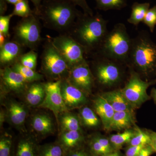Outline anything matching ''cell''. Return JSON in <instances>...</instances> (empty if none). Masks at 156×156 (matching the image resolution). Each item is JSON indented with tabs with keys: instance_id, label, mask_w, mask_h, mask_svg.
<instances>
[{
	"instance_id": "cell-1",
	"label": "cell",
	"mask_w": 156,
	"mask_h": 156,
	"mask_svg": "<svg viewBox=\"0 0 156 156\" xmlns=\"http://www.w3.org/2000/svg\"><path fill=\"white\" fill-rule=\"evenodd\" d=\"M108 21L100 14L90 16L82 13L73 27L72 37L83 47L86 53H96L108 30Z\"/></svg>"
},
{
	"instance_id": "cell-16",
	"label": "cell",
	"mask_w": 156,
	"mask_h": 156,
	"mask_svg": "<svg viewBox=\"0 0 156 156\" xmlns=\"http://www.w3.org/2000/svg\"><path fill=\"white\" fill-rule=\"evenodd\" d=\"M1 78L4 86L8 90L15 93H20L26 89L27 82L19 73L6 67L1 71Z\"/></svg>"
},
{
	"instance_id": "cell-15",
	"label": "cell",
	"mask_w": 156,
	"mask_h": 156,
	"mask_svg": "<svg viewBox=\"0 0 156 156\" xmlns=\"http://www.w3.org/2000/svg\"><path fill=\"white\" fill-rule=\"evenodd\" d=\"M64 150L66 154L86 145L87 141L82 131H61L56 140Z\"/></svg>"
},
{
	"instance_id": "cell-20",
	"label": "cell",
	"mask_w": 156,
	"mask_h": 156,
	"mask_svg": "<svg viewBox=\"0 0 156 156\" xmlns=\"http://www.w3.org/2000/svg\"><path fill=\"white\" fill-rule=\"evenodd\" d=\"M46 92L44 84L35 83L32 84L27 90L25 101L30 107H39L44 99Z\"/></svg>"
},
{
	"instance_id": "cell-14",
	"label": "cell",
	"mask_w": 156,
	"mask_h": 156,
	"mask_svg": "<svg viewBox=\"0 0 156 156\" xmlns=\"http://www.w3.org/2000/svg\"><path fill=\"white\" fill-rule=\"evenodd\" d=\"M6 119L16 128L23 129L28 111L25 105L15 100H10L6 106Z\"/></svg>"
},
{
	"instance_id": "cell-21",
	"label": "cell",
	"mask_w": 156,
	"mask_h": 156,
	"mask_svg": "<svg viewBox=\"0 0 156 156\" xmlns=\"http://www.w3.org/2000/svg\"><path fill=\"white\" fill-rule=\"evenodd\" d=\"M21 50L20 44L17 42H6L1 48V63L3 64L11 63L18 57Z\"/></svg>"
},
{
	"instance_id": "cell-5",
	"label": "cell",
	"mask_w": 156,
	"mask_h": 156,
	"mask_svg": "<svg viewBox=\"0 0 156 156\" xmlns=\"http://www.w3.org/2000/svg\"><path fill=\"white\" fill-rule=\"evenodd\" d=\"M94 55V72L98 83L106 87L119 84L122 76V67L127 65L98 53Z\"/></svg>"
},
{
	"instance_id": "cell-37",
	"label": "cell",
	"mask_w": 156,
	"mask_h": 156,
	"mask_svg": "<svg viewBox=\"0 0 156 156\" xmlns=\"http://www.w3.org/2000/svg\"><path fill=\"white\" fill-rule=\"evenodd\" d=\"M66 156H94L89 151L87 144L84 146L70 152Z\"/></svg>"
},
{
	"instance_id": "cell-38",
	"label": "cell",
	"mask_w": 156,
	"mask_h": 156,
	"mask_svg": "<svg viewBox=\"0 0 156 156\" xmlns=\"http://www.w3.org/2000/svg\"><path fill=\"white\" fill-rule=\"evenodd\" d=\"M146 145L131 146H128L124 156H137L143 148Z\"/></svg>"
},
{
	"instance_id": "cell-42",
	"label": "cell",
	"mask_w": 156,
	"mask_h": 156,
	"mask_svg": "<svg viewBox=\"0 0 156 156\" xmlns=\"http://www.w3.org/2000/svg\"><path fill=\"white\" fill-rule=\"evenodd\" d=\"M101 156H124L119 151H115Z\"/></svg>"
},
{
	"instance_id": "cell-25",
	"label": "cell",
	"mask_w": 156,
	"mask_h": 156,
	"mask_svg": "<svg viewBox=\"0 0 156 156\" xmlns=\"http://www.w3.org/2000/svg\"><path fill=\"white\" fill-rule=\"evenodd\" d=\"M80 118L81 122L84 126L89 128H95L100 124V120L97 115L89 107H83L80 109Z\"/></svg>"
},
{
	"instance_id": "cell-2",
	"label": "cell",
	"mask_w": 156,
	"mask_h": 156,
	"mask_svg": "<svg viewBox=\"0 0 156 156\" xmlns=\"http://www.w3.org/2000/svg\"><path fill=\"white\" fill-rule=\"evenodd\" d=\"M128 65L140 76L156 75V44L146 31H140L132 38Z\"/></svg>"
},
{
	"instance_id": "cell-27",
	"label": "cell",
	"mask_w": 156,
	"mask_h": 156,
	"mask_svg": "<svg viewBox=\"0 0 156 156\" xmlns=\"http://www.w3.org/2000/svg\"><path fill=\"white\" fill-rule=\"evenodd\" d=\"M39 156H66L64 150L57 141L39 145Z\"/></svg>"
},
{
	"instance_id": "cell-13",
	"label": "cell",
	"mask_w": 156,
	"mask_h": 156,
	"mask_svg": "<svg viewBox=\"0 0 156 156\" xmlns=\"http://www.w3.org/2000/svg\"><path fill=\"white\" fill-rule=\"evenodd\" d=\"M39 146L36 136L23 134L14 141L13 156H39Z\"/></svg>"
},
{
	"instance_id": "cell-45",
	"label": "cell",
	"mask_w": 156,
	"mask_h": 156,
	"mask_svg": "<svg viewBox=\"0 0 156 156\" xmlns=\"http://www.w3.org/2000/svg\"><path fill=\"white\" fill-rule=\"evenodd\" d=\"M6 5L4 0H1V14H3L6 10Z\"/></svg>"
},
{
	"instance_id": "cell-34",
	"label": "cell",
	"mask_w": 156,
	"mask_h": 156,
	"mask_svg": "<svg viewBox=\"0 0 156 156\" xmlns=\"http://www.w3.org/2000/svg\"><path fill=\"white\" fill-rule=\"evenodd\" d=\"M143 23L147 26L151 32H154L156 25V5L149 9Z\"/></svg>"
},
{
	"instance_id": "cell-26",
	"label": "cell",
	"mask_w": 156,
	"mask_h": 156,
	"mask_svg": "<svg viewBox=\"0 0 156 156\" xmlns=\"http://www.w3.org/2000/svg\"><path fill=\"white\" fill-rule=\"evenodd\" d=\"M134 133V131L126 130L122 133L112 134L108 138L114 149L115 151H119L124 144H128Z\"/></svg>"
},
{
	"instance_id": "cell-33",
	"label": "cell",
	"mask_w": 156,
	"mask_h": 156,
	"mask_svg": "<svg viewBox=\"0 0 156 156\" xmlns=\"http://www.w3.org/2000/svg\"><path fill=\"white\" fill-rule=\"evenodd\" d=\"M37 53L33 51H31L21 56L20 63L25 67L35 70L37 64Z\"/></svg>"
},
{
	"instance_id": "cell-6",
	"label": "cell",
	"mask_w": 156,
	"mask_h": 156,
	"mask_svg": "<svg viewBox=\"0 0 156 156\" xmlns=\"http://www.w3.org/2000/svg\"><path fill=\"white\" fill-rule=\"evenodd\" d=\"M130 69H131L130 77L125 87L121 90L124 97L133 108H138L150 99L147 90L154 82L144 80L137 73Z\"/></svg>"
},
{
	"instance_id": "cell-47",
	"label": "cell",
	"mask_w": 156,
	"mask_h": 156,
	"mask_svg": "<svg viewBox=\"0 0 156 156\" xmlns=\"http://www.w3.org/2000/svg\"><path fill=\"white\" fill-rule=\"evenodd\" d=\"M4 1H6V2H8L10 4H13V5H16L17 3L21 1V0H4Z\"/></svg>"
},
{
	"instance_id": "cell-36",
	"label": "cell",
	"mask_w": 156,
	"mask_h": 156,
	"mask_svg": "<svg viewBox=\"0 0 156 156\" xmlns=\"http://www.w3.org/2000/svg\"><path fill=\"white\" fill-rule=\"evenodd\" d=\"M76 6H78L81 8L83 11L84 14L93 16L94 13L92 9L90 8L87 0H69Z\"/></svg>"
},
{
	"instance_id": "cell-30",
	"label": "cell",
	"mask_w": 156,
	"mask_h": 156,
	"mask_svg": "<svg viewBox=\"0 0 156 156\" xmlns=\"http://www.w3.org/2000/svg\"><path fill=\"white\" fill-rule=\"evenodd\" d=\"M14 141L13 136L5 133L0 137V156H13Z\"/></svg>"
},
{
	"instance_id": "cell-23",
	"label": "cell",
	"mask_w": 156,
	"mask_h": 156,
	"mask_svg": "<svg viewBox=\"0 0 156 156\" xmlns=\"http://www.w3.org/2000/svg\"><path fill=\"white\" fill-rule=\"evenodd\" d=\"M58 121L62 131H81V122L79 117L69 112L59 115Z\"/></svg>"
},
{
	"instance_id": "cell-17",
	"label": "cell",
	"mask_w": 156,
	"mask_h": 156,
	"mask_svg": "<svg viewBox=\"0 0 156 156\" xmlns=\"http://www.w3.org/2000/svg\"><path fill=\"white\" fill-rule=\"evenodd\" d=\"M94 108L96 114L100 117L104 128L109 130L112 120L115 113L114 110L102 95H99L94 101Z\"/></svg>"
},
{
	"instance_id": "cell-43",
	"label": "cell",
	"mask_w": 156,
	"mask_h": 156,
	"mask_svg": "<svg viewBox=\"0 0 156 156\" xmlns=\"http://www.w3.org/2000/svg\"><path fill=\"white\" fill-rule=\"evenodd\" d=\"M0 125L1 127L2 126L3 123L5 122L6 119V112H5L4 111L2 110L1 111V115H0Z\"/></svg>"
},
{
	"instance_id": "cell-9",
	"label": "cell",
	"mask_w": 156,
	"mask_h": 156,
	"mask_svg": "<svg viewBox=\"0 0 156 156\" xmlns=\"http://www.w3.org/2000/svg\"><path fill=\"white\" fill-rule=\"evenodd\" d=\"M42 64L44 72L53 79H59L69 71L66 61L51 42L43 52Z\"/></svg>"
},
{
	"instance_id": "cell-18",
	"label": "cell",
	"mask_w": 156,
	"mask_h": 156,
	"mask_svg": "<svg viewBox=\"0 0 156 156\" xmlns=\"http://www.w3.org/2000/svg\"><path fill=\"white\" fill-rule=\"evenodd\" d=\"M31 126L36 133L41 137L53 134L55 129L52 118L44 113L34 115L32 118Z\"/></svg>"
},
{
	"instance_id": "cell-44",
	"label": "cell",
	"mask_w": 156,
	"mask_h": 156,
	"mask_svg": "<svg viewBox=\"0 0 156 156\" xmlns=\"http://www.w3.org/2000/svg\"><path fill=\"white\" fill-rule=\"evenodd\" d=\"M6 37L3 34L0 33V47H2L5 43Z\"/></svg>"
},
{
	"instance_id": "cell-40",
	"label": "cell",
	"mask_w": 156,
	"mask_h": 156,
	"mask_svg": "<svg viewBox=\"0 0 156 156\" xmlns=\"http://www.w3.org/2000/svg\"><path fill=\"white\" fill-rule=\"evenodd\" d=\"M151 138L150 145L151 147L154 152L156 153V133L154 131H148Z\"/></svg>"
},
{
	"instance_id": "cell-31",
	"label": "cell",
	"mask_w": 156,
	"mask_h": 156,
	"mask_svg": "<svg viewBox=\"0 0 156 156\" xmlns=\"http://www.w3.org/2000/svg\"><path fill=\"white\" fill-rule=\"evenodd\" d=\"M150 136L149 132H144L139 128H136L134 136L128 144V146H131L150 145Z\"/></svg>"
},
{
	"instance_id": "cell-8",
	"label": "cell",
	"mask_w": 156,
	"mask_h": 156,
	"mask_svg": "<svg viewBox=\"0 0 156 156\" xmlns=\"http://www.w3.org/2000/svg\"><path fill=\"white\" fill-rule=\"evenodd\" d=\"M17 43L31 49L36 48L41 40V29L38 19L34 14L23 18L15 28Z\"/></svg>"
},
{
	"instance_id": "cell-4",
	"label": "cell",
	"mask_w": 156,
	"mask_h": 156,
	"mask_svg": "<svg viewBox=\"0 0 156 156\" xmlns=\"http://www.w3.org/2000/svg\"><path fill=\"white\" fill-rule=\"evenodd\" d=\"M132 40L124 23H116L111 30L108 31L100 48L95 53L128 65Z\"/></svg>"
},
{
	"instance_id": "cell-19",
	"label": "cell",
	"mask_w": 156,
	"mask_h": 156,
	"mask_svg": "<svg viewBox=\"0 0 156 156\" xmlns=\"http://www.w3.org/2000/svg\"><path fill=\"white\" fill-rule=\"evenodd\" d=\"M101 95L112 105L115 112L133 113V107L124 97L121 89L105 92Z\"/></svg>"
},
{
	"instance_id": "cell-3",
	"label": "cell",
	"mask_w": 156,
	"mask_h": 156,
	"mask_svg": "<svg viewBox=\"0 0 156 156\" xmlns=\"http://www.w3.org/2000/svg\"><path fill=\"white\" fill-rule=\"evenodd\" d=\"M82 13L69 0H48L41 5L37 14L48 28L63 32L72 29Z\"/></svg>"
},
{
	"instance_id": "cell-24",
	"label": "cell",
	"mask_w": 156,
	"mask_h": 156,
	"mask_svg": "<svg viewBox=\"0 0 156 156\" xmlns=\"http://www.w3.org/2000/svg\"><path fill=\"white\" fill-rule=\"evenodd\" d=\"M150 7V4L148 2H134L131 6V15L127 21L130 24L137 27L143 21Z\"/></svg>"
},
{
	"instance_id": "cell-46",
	"label": "cell",
	"mask_w": 156,
	"mask_h": 156,
	"mask_svg": "<svg viewBox=\"0 0 156 156\" xmlns=\"http://www.w3.org/2000/svg\"><path fill=\"white\" fill-rule=\"evenodd\" d=\"M151 95L156 104V89L154 88V89H152Z\"/></svg>"
},
{
	"instance_id": "cell-12",
	"label": "cell",
	"mask_w": 156,
	"mask_h": 156,
	"mask_svg": "<svg viewBox=\"0 0 156 156\" xmlns=\"http://www.w3.org/2000/svg\"><path fill=\"white\" fill-rule=\"evenodd\" d=\"M61 91L64 103L69 110L80 107L87 102V94L67 80H61Z\"/></svg>"
},
{
	"instance_id": "cell-28",
	"label": "cell",
	"mask_w": 156,
	"mask_h": 156,
	"mask_svg": "<svg viewBox=\"0 0 156 156\" xmlns=\"http://www.w3.org/2000/svg\"><path fill=\"white\" fill-rule=\"evenodd\" d=\"M11 68L20 74L27 83L40 80L43 78L42 75L36 72L34 70L25 67L20 62L15 63Z\"/></svg>"
},
{
	"instance_id": "cell-35",
	"label": "cell",
	"mask_w": 156,
	"mask_h": 156,
	"mask_svg": "<svg viewBox=\"0 0 156 156\" xmlns=\"http://www.w3.org/2000/svg\"><path fill=\"white\" fill-rule=\"evenodd\" d=\"M13 16V14H11L6 16L2 15L0 17V33L6 37H9V23Z\"/></svg>"
},
{
	"instance_id": "cell-32",
	"label": "cell",
	"mask_w": 156,
	"mask_h": 156,
	"mask_svg": "<svg viewBox=\"0 0 156 156\" xmlns=\"http://www.w3.org/2000/svg\"><path fill=\"white\" fill-rule=\"evenodd\" d=\"M12 14L13 16L16 15L22 17L23 18L28 17L32 14L28 0H21L14 5V11Z\"/></svg>"
},
{
	"instance_id": "cell-41",
	"label": "cell",
	"mask_w": 156,
	"mask_h": 156,
	"mask_svg": "<svg viewBox=\"0 0 156 156\" xmlns=\"http://www.w3.org/2000/svg\"><path fill=\"white\" fill-rule=\"evenodd\" d=\"M31 1L32 2L34 6H35L37 14V12H38L39 9L41 8V2L42 0H31Z\"/></svg>"
},
{
	"instance_id": "cell-39",
	"label": "cell",
	"mask_w": 156,
	"mask_h": 156,
	"mask_svg": "<svg viewBox=\"0 0 156 156\" xmlns=\"http://www.w3.org/2000/svg\"><path fill=\"white\" fill-rule=\"evenodd\" d=\"M154 153V152L151 147L147 145L143 148L137 156H151Z\"/></svg>"
},
{
	"instance_id": "cell-22",
	"label": "cell",
	"mask_w": 156,
	"mask_h": 156,
	"mask_svg": "<svg viewBox=\"0 0 156 156\" xmlns=\"http://www.w3.org/2000/svg\"><path fill=\"white\" fill-rule=\"evenodd\" d=\"M133 113L126 111L116 112L112 120L109 130L128 129L134 124Z\"/></svg>"
},
{
	"instance_id": "cell-10",
	"label": "cell",
	"mask_w": 156,
	"mask_h": 156,
	"mask_svg": "<svg viewBox=\"0 0 156 156\" xmlns=\"http://www.w3.org/2000/svg\"><path fill=\"white\" fill-rule=\"evenodd\" d=\"M61 82V80L44 84L46 95L43 103L39 106L51 111L57 120L59 115L69 110L62 95Z\"/></svg>"
},
{
	"instance_id": "cell-7",
	"label": "cell",
	"mask_w": 156,
	"mask_h": 156,
	"mask_svg": "<svg viewBox=\"0 0 156 156\" xmlns=\"http://www.w3.org/2000/svg\"><path fill=\"white\" fill-rule=\"evenodd\" d=\"M58 53L66 61L70 69L86 60L84 48L71 36H59L50 41Z\"/></svg>"
},
{
	"instance_id": "cell-29",
	"label": "cell",
	"mask_w": 156,
	"mask_h": 156,
	"mask_svg": "<svg viewBox=\"0 0 156 156\" xmlns=\"http://www.w3.org/2000/svg\"><path fill=\"white\" fill-rule=\"evenodd\" d=\"M96 8L101 11L121 10L127 6V0H95Z\"/></svg>"
},
{
	"instance_id": "cell-11",
	"label": "cell",
	"mask_w": 156,
	"mask_h": 156,
	"mask_svg": "<svg viewBox=\"0 0 156 156\" xmlns=\"http://www.w3.org/2000/svg\"><path fill=\"white\" fill-rule=\"evenodd\" d=\"M67 80L87 95L91 92L94 85V76L86 60L70 69Z\"/></svg>"
}]
</instances>
